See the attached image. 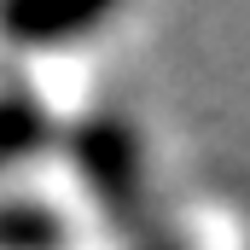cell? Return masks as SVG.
Instances as JSON below:
<instances>
[{
	"mask_svg": "<svg viewBox=\"0 0 250 250\" xmlns=\"http://www.w3.org/2000/svg\"><path fill=\"white\" fill-rule=\"evenodd\" d=\"M0 250H70V221L41 198H0Z\"/></svg>",
	"mask_w": 250,
	"mask_h": 250,
	"instance_id": "obj_4",
	"label": "cell"
},
{
	"mask_svg": "<svg viewBox=\"0 0 250 250\" xmlns=\"http://www.w3.org/2000/svg\"><path fill=\"white\" fill-rule=\"evenodd\" d=\"M64 151L82 175V187L93 192V204L105 215L128 221L140 209V192H146V151H140V134L128 117L117 111H93V117H76L64 128Z\"/></svg>",
	"mask_w": 250,
	"mask_h": 250,
	"instance_id": "obj_1",
	"label": "cell"
},
{
	"mask_svg": "<svg viewBox=\"0 0 250 250\" xmlns=\"http://www.w3.org/2000/svg\"><path fill=\"white\" fill-rule=\"evenodd\" d=\"M53 140H59V123H53L47 99L29 82H0V169L41 157Z\"/></svg>",
	"mask_w": 250,
	"mask_h": 250,
	"instance_id": "obj_3",
	"label": "cell"
},
{
	"mask_svg": "<svg viewBox=\"0 0 250 250\" xmlns=\"http://www.w3.org/2000/svg\"><path fill=\"white\" fill-rule=\"evenodd\" d=\"M146 250H192V245H181V239H151Z\"/></svg>",
	"mask_w": 250,
	"mask_h": 250,
	"instance_id": "obj_5",
	"label": "cell"
},
{
	"mask_svg": "<svg viewBox=\"0 0 250 250\" xmlns=\"http://www.w3.org/2000/svg\"><path fill=\"white\" fill-rule=\"evenodd\" d=\"M105 23H111L105 0H18V6H0V35L23 53L70 47V41L105 29Z\"/></svg>",
	"mask_w": 250,
	"mask_h": 250,
	"instance_id": "obj_2",
	"label": "cell"
}]
</instances>
